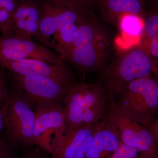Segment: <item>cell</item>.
Returning <instances> with one entry per match:
<instances>
[{
  "mask_svg": "<svg viewBox=\"0 0 158 158\" xmlns=\"http://www.w3.org/2000/svg\"><path fill=\"white\" fill-rule=\"evenodd\" d=\"M109 158H158L150 156L139 150L121 142L120 146Z\"/></svg>",
  "mask_w": 158,
  "mask_h": 158,
  "instance_id": "cell-23",
  "label": "cell"
},
{
  "mask_svg": "<svg viewBox=\"0 0 158 158\" xmlns=\"http://www.w3.org/2000/svg\"><path fill=\"white\" fill-rule=\"evenodd\" d=\"M143 33L139 43L147 44L158 35V0H146Z\"/></svg>",
  "mask_w": 158,
  "mask_h": 158,
  "instance_id": "cell-17",
  "label": "cell"
},
{
  "mask_svg": "<svg viewBox=\"0 0 158 158\" xmlns=\"http://www.w3.org/2000/svg\"><path fill=\"white\" fill-rule=\"evenodd\" d=\"M9 155V148L5 143L0 140V158H8Z\"/></svg>",
  "mask_w": 158,
  "mask_h": 158,
  "instance_id": "cell-28",
  "label": "cell"
},
{
  "mask_svg": "<svg viewBox=\"0 0 158 158\" xmlns=\"http://www.w3.org/2000/svg\"><path fill=\"white\" fill-rule=\"evenodd\" d=\"M0 66L19 75L48 77L67 81H77L64 61L52 64L38 59H25L2 62Z\"/></svg>",
  "mask_w": 158,
  "mask_h": 158,
  "instance_id": "cell-10",
  "label": "cell"
},
{
  "mask_svg": "<svg viewBox=\"0 0 158 158\" xmlns=\"http://www.w3.org/2000/svg\"><path fill=\"white\" fill-rule=\"evenodd\" d=\"M25 59H38L52 64L64 61L56 52L32 40L12 36L0 37V64Z\"/></svg>",
  "mask_w": 158,
  "mask_h": 158,
  "instance_id": "cell-9",
  "label": "cell"
},
{
  "mask_svg": "<svg viewBox=\"0 0 158 158\" xmlns=\"http://www.w3.org/2000/svg\"><path fill=\"white\" fill-rule=\"evenodd\" d=\"M153 59L139 43L116 52L100 74L98 81L114 96L126 85L152 76Z\"/></svg>",
  "mask_w": 158,
  "mask_h": 158,
  "instance_id": "cell-2",
  "label": "cell"
},
{
  "mask_svg": "<svg viewBox=\"0 0 158 158\" xmlns=\"http://www.w3.org/2000/svg\"><path fill=\"white\" fill-rule=\"evenodd\" d=\"M9 96L2 71L0 70V103H4Z\"/></svg>",
  "mask_w": 158,
  "mask_h": 158,
  "instance_id": "cell-25",
  "label": "cell"
},
{
  "mask_svg": "<svg viewBox=\"0 0 158 158\" xmlns=\"http://www.w3.org/2000/svg\"><path fill=\"white\" fill-rule=\"evenodd\" d=\"M141 46L153 59H158V35L151 40L147 44Z\"/></svg>",
  "mask_w": 158,
  "mask_h": 158,
  "instance_id": "cell-24",
  "label": "cell"
},
{
  "mask_svg": "<svg viewBox=\"0 0 158 158\" xmlns=\"http://www.w3.org/2000/svg\"><path fill=\"white\" fill-rule=\"evenodd\" d=\"M113 96L123 110L144 127L158 115V80L153 76L131 82Z\"/></svg>",
  "mask_w": 158,
  "mask_h": 158,
  "instance_id": "cell-3",
  "label": "cell"
},
{
  "mask_svg": "<svg viewBox=\"0 0 158 158\" xmlns=\"http://www.w3.org/2000/svg\"><path fill=\"white\" fill-rule=\"evenodd\" d=\"M116 130L122 143L158 157V146L149 131L131 117L109 95L105 116Z\"/></svg>",
  "mask_w": 158,
  "mask_h": 158,
  "instance_id": "cell-4",
  "label": "cell"
},
{
  "mask_svg": "<svg viewBox=\"0 0 158 158\" xmlns=\"http://www.w3.org/2000/svg\"><path fill=\"white\" fill-rule=\"evenodd\" d=\"M5 126L14 142L23 145H34L35 109L34 105L16 92L9 94L2 107Z\"/></svg>",
  "mask_w": 158,
  "mask_h": 158,
  "instance_id": "cell-5",
  "label": "cell"
},
{
  "mask_svg": "<svg viewBox=\"0 0 158 158\" xmlns=\"http://www.w3.org/2000/svg\"><path fill=\"white\" fill-rule=\"evenodd\" d=\"M85 19L80 21L67 23L61 26L52 39L51 48L59 54L64 61L72 49L76 34Z\"/></svg>",
  "mask_w": 158,
  "mask_h": 158,
  "instance_id": "cell-16",
  "label": "cell"
},
{
  "mask_svg": "<svg viewBox=\"0 0 158 158\" xmlns=\"http://www.w3.org/2000/svg\"><path fill=\"white\" fill-rule=\"evenodd\" d=\"M152 76L158 80V59H153Z\"/></svg>",
  "mask_w": 158,
  "mask_h": 158,
  "instance_id": "cell-29",
  "label": "cell"
},
{
  "mask_svg": "<svg viewBox=\"0 0 158 158\" xmlns=\"http://www.w3.org/2000/svg\"><path fill=\"white\" fill-rule=\"evenodd\" d=\"M39 25L38 23L28 20L15 22L9 36L26 40H32V37H34L37 34Z\"/></svg>",
  "mask_w": 158,
  "mask_h": 158,
  "instance_id": "cell-21",
  "label": "cell"
},
{
  "mask_svg": "<svg viewBox=\"0 0 158 158\" xmlns=\"http://www.w3.org/2000/svg\"><path fill=\"white\" fill-rule=\"evenodd\" d=\"M3 104V103H0V131L2 130L3 127L5 126L2 114V107Z\"/></svg>",
  "mask_w": 158,
  "mask_h": 158,
  "instance_id": "cell-30",
  "label": "cell"
},
{
  "mask_svg": "<svg viewBox=\"0 0 158 158\" xmlns=\"http://www.w3.org/2000/svg\"><path fill=\"white\" fill-rule=\"evenodd\" d=\"M121 142L115 128L105 117L94 126L93 138L85 158H109Z\"/></svg>",
  "mask_w": 158,
  "mask_h": 158,
  "instance_id": "cell-12",
  "label": "cell"
},
{
  "mask_svg": "<svg viewBox=\"0 0 158 158\" xmlns=\"http://www.w3.org/2000/svg\"><path fill=\"white\" fill-rule=\"evenodd\" d=\"M18 2V0H0V30L3 37L11 35Z\"/></svg>",
  "mask_w": 158,
  "mask_h": 158,
  "instance_id": "cell-20",
  "label": "cell"
},
{
  "mask_svg": "<svg viewBox=\"0 0 158 158\" xmlns=\"http://www.w3.org/2000/svg\"><path fill=\"white\" fill-rule=\"evenodd\" d=\"M13 75L16 92L34 106L43 104L62 105L71 88L78 82L67 81L48 77Z\"/></svg>",
  "mask_w": 158,
  "mask_h": 158,
  "instance_id": "cell-6",
  "label": "cell"
},
{
  "mask_svg": "<svg viewBox=\"0 0 158 158\" xmlns=\"http://www.w3.org/2000/svg\"><path fill=\"white\" fill-rule=\"evenodd\" d=\"M41 12V0H18L13 23L17 21L28 20L39 24Z\"/></svg>",
  "mask_w": 158,
  "mask_h": 158,
  "instance_id": "cell-18",
  "label": "cell"
},
{
  "mask_svg": "<svg viewBox=\"0 0 158 158\" xmlns=\"http://www.w3.org/2000/svg\"><path fill=\"white\" fill-rule=\"evenodd\" d=\"M146 128L149 131L158 146V115L152 120Z\"/></svg>",
  "mask_w": 158,
  "mask_h": 158,
  "instance_id": "cell-26",
  "label": "cell"
},
{
  "mask_svg": "<svg viewBox=\"0 0 158 158\" xmlns=\"http://www.w3.org/2000/svg\"><path fill=\"white\" fill-rule=\"evenodd\" d=\"M47 153L37 147L36 149L27 153L21 158H51Z\"/></svg>",
  "mask_w": 158,
  "mask_h": 158,
  "instance_id": "cell-27",
  "label": "cell"
},
{
  "mask_svg": "<svg viewBox=\"0 0 158 158\" xmlns=\"http://www.w3.org/2000/svg\"><path fill=\"white\" fill-rule=\"evenodd\" d=\"M146 0H98L96 9L102 21L117 25L119 19L126 14L137 15L144 19Z\"/></svg>",
  "mask_w": 158,
  "mask_h": 158,
  "instance_id": "cell-13",
  "label": "cell"
},
{
  "mask_svg": "<svg viewBox=\"0 0 158 158\" xmlns=\"http://www.w3.org/2000/svg\"><path fill=\"white\" fill-rule=\"evenodd\" d=\"M109 97L107 92L99 82L86 83V108L83 115V125L96 124L104 118Z\"/></svg>",
  "mask_w": 158,
  "mask_h": 158,
  "instance_id": "cell-14",
  "label": "cell"
},
{
  "mask_svg": "<svg viewBox=\"0 0 158 158\" xmlns=\"http://www.w3.org/2000/svg\"><path fill=\"white\" fill-rule=\"evenodd\" d=\"M113 39L109 28L94 13L86 16L79 27L73 47L65 63L85 80L88 74L99 73L111 59Z\"/></svg>",
  "mask_w": 158,
  "mask_h": 158,
  "instance_id": "cell-1",
  "label": "cell"
},
{
  "mask_svg": "<svg viewBox=\"0 0 158 158\" xmlns=\"http://www.w3.org/2000/svg\"><path fill=\"white\" fill-rule=\"evenodd\" d=\"M85 82H78L72 87L62 103L65 121L72 129L83 125V115L86 108Z\"/></svg>",
  "mask_w": 158,
  "mask_h": 158,
  "instance_id": "cell-15",
  "label": "cell"
},
{
  "mask_svg": "<svg viewBox=\"0 0 158 158\" xmlns=\"http://www.w3.org/2000/svg\"><path fill=\"white\" fill-rule=\"evenodd\" d=\"M52 2L85 14L94 13L98 0H49Z\"/></svg>",
  "mask_w": 158,
  "mask_h": 158,
  "instance_id": "cell-22",
  "label": "cell"
},
{
  "mask_svg": "<svg viewBox=\"0 0 158 158\" xmlns=\"http://www.w3.org/2000/svg\"><path fill=\"white\" fill-rule=\"evenodd\" d=\"M143 20L132 14H126L118 20L116 26L124 37H133L139 43L144 29Z\"/></svg>",
  "mask_w": 158,
  "mask_h": 158,
  "instance_id": "cell-19",
  "label": "cell"
},
{
  "mask_svg": "<svg viewBox=\"0 0 158 158\" xmlns=\"http://www.w3.org/2000/svg\"><path fill=\"white\" fill-rule=\"evenodd\" d=\"M95 124L69 129L53 144L51 158H85L93 138Z\"/></svg>",
  "mask_w": 158,
  "mask_h": 158,
  "instance_id": "cell-11",
  "label": "cell"
},
{
  "mask_svg": "<svg viewBox=\"0 0 158 158\" xmlns=\"http://www.w3.org/2000/svg\"><path fill=\"white\" fill-rule=\"evenodd\" d=\"M41 18L38 32L34 38L48 48H51L52 39L61 26L83 20L90 14L59 6L49 0H41Z\"/></svg>",
  "mask_w": 158,
  "mask_h": 158,
  "instance_id": "cell-8",
  "label": "cell"
},
{
  "mask_svg": "<svg viewBox=\"0 0 158 158\" xmlns=\"http://www.w3.org/2000/svg\"><path fill=\"white\" fill-rule=\"evenodd\" d=\"M35 121L34 133V145L50 154L55 141L70 129L65 121L62 105L43 104L34 106Z\"/></svg>",
  "mask_w": 158,
  "mask_h": 158,
  "instance_id": "cell-7",
  "label": "cell"
}]
</instances>
